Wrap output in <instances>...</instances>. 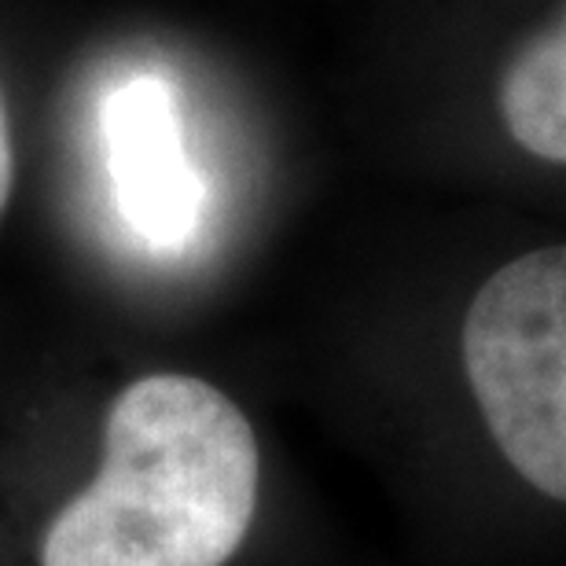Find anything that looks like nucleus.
<instances>
[{
  "instance_id": "20e7f679",
  "label": "nucleus",
  "mask_w": 566,
  "mask_h": 566,
  "mask_svg": "<svg viewBox=\"0 0 566 566\" xmlns=\"http://www.w3.org/2000/svg\"><path fill=\"white\" fill-rule=\"evenodd\" d=\"M496 107L523 151L566 163V8L504 66Z\"/></svg>"
},
{
  "instance_id": "7ed1b4c3",
  "label": "nucleus",
  "mask_w": 566,
  "mask_h": 566,
  "mask_svg": "<svg viewBox=\"0 0 566 566\" xmlns=\"http://www.w3.org/2000/svg\"><path fill=\"white\" fill-rule=\"evenodd\" d=\"M99 151L133 240L158 254L185 251L199 235L207 188L185 151L174 85L158 74L111 85L99 104Z\"/></svg>"
},
{
  "instance_id": "f03ea898",
  "label": "nucleus",
  "mask_w": 566,
  "mask_h": 566,
  "mask_svg": "<svg viewBox=\"0 0 566 566\" xmlns=\"http://www.w3.org/2000/svg\"><path fill=\"white\" fill-rule=\"evenodd\" d=\"M463 368L504 460L566 504V243L482 283L463 321Z\"/></svg>"
},
{
  "instance_id": "f257e3e1",
  "label": "nucleus",
  "mask_w": 566,
  "mask_h": 566,
  "mask_svg": "<svg viewBox=\"0 0 566 566\" xmlns=\"http://www.w3.org/2000/svg\"><path fill=\"white\" fill-rule=\"evenodd\" d=\"M262 452L229 394L144 376L118 394L96 479L52 518L41 566H224L254 523Z\"/></svg>"
},
{
  "instance_id": "39448f33",
  "label": "nucleus",
  "mask_w": 566,
  "mask_h": 566,
  "mask_svg": "<svg viewBox=\"0 0 566 566\" xmlns=\"http://www.w3.org/2000/svg\"><path fill=\"white\" fill-rule=\"evenodd\" d=\"M8 191H11V133H8L4 96H0V210L8 202Z\"/></svg>"
}]
</instances>
